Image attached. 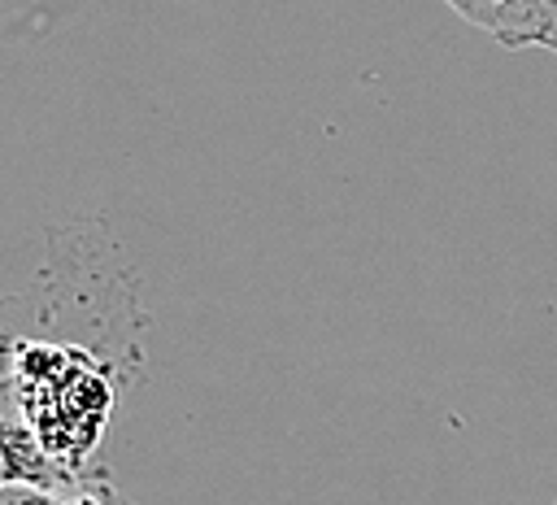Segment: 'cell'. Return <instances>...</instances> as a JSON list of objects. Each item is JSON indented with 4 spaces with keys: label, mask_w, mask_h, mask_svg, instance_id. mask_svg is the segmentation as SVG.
Listing matches in <instances>:
<instances>
[{
    "label": "cell",
    "mask_w": 557,
    "mask_h": 505,
    "mask_svg": "<svg viewBox=\"0 0 557 505\" xmlns=\"http://www.w3.org/2000/svg\"><path fill=\"white\" fill-rule=\"evenodd\" d=\"M0 379L30 435L61 470H100L91 466V457L109 431L113 383L96 353L70 344L13 340L0 344Z\"/></svg>",
    "instance_id": "obj_1"
},
{
    "label": "cell",
    "mask_w": 557,
    "mask_h": 505,
    "mask_svg": "<svg viewBox=\"0 0 557 505\" xmlns=\"http://www.w3.org/2000/svg\"><path fill=\"white\" fill-rule=\"evenodd\" d=\"M500 48H544L557 57V0H444Z\"/></svg>",
    "instance_id": "obj_2"
},
{
    "label": "cell",
    "mask_w": 557,
    "mask_h": 505,
    "mask_svg": "<svg viewBox=\"0 0 557 505\" xmlns=\"http://www.w3.org/2000/svg\"><path fill=\"white\" fill-rule=\"evenodd\" d=\"M0 505H131L104 470L87 475H52L0 488Z\"/></svg>",
    "instance_id": "obj_3"
},
{
    "label": "cell",
    "mask_w": 557,
    "mask_h": 505,
    "mask_svg": "<svg viewBox=\"0 0 557 505\" xmlns=\"http://www.w3.org/2000/svg\"><path fill=\"white\" fill-rule=\"evenodd\" d=\"M52 475H70V470H61L39 448V440L30 435L26 418L17 414V405H13V396L0 379V488L26 483V479H52Z\"/></svg>",
    "instance_id": "obj_4"
},
{
    "label": "cell",
    "mask_w": 557,
    "mask_h": 505,
    "mask_svg": "<svg viewBox=\"0 0 557 505\" xmlns=\"http://www.w3.org/2000/svg\"><path fill=\"white\" fill-rule=\"evenodd\" d=\"M553 505H557V501H553Z\"/></svg>",
    "instance_id": "obj_5"
}]
</instances>
